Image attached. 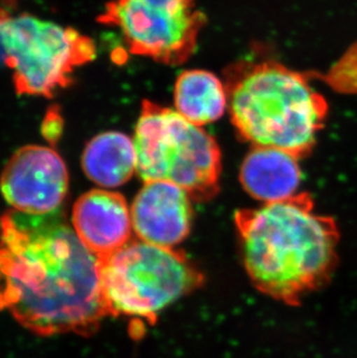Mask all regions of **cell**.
Returning <instances> with one entry per match:
<instances>
[{
	"label": "cell",
	"mask_w": 357,
	"mask_h": 358,
	"mask_svg": "<svg viewBox=\"0 0 357 358\" xmlns=\"http://www.w3.org/2000/svg\"><path fill=\"white\" fill-rule=\"evenodd\" d=\"M99 21L118 28L132 54L178 65L195 52L206 17L195 0H113Z\"/></svg>",
	"instance_id": "7"
},
{
	"label": "cell",
	"mask_w": 357,
	"mask_h": 358,
	"mask_svg": "<svg viewBox=\"0 0 357 358\" xmlns=\"http://www.w3.org/2000/svg\"><path fill=\"white\" fill-rule=\"evenodd\" d=\"M0 42L19 94L50 98L78 66L94 59V42L71 27L0 8Z\"/></svg>",
	"instance_id": "6"
},
{
	"label": "cell",
	"mask_w": 357,
	"mask_h": 358,
	"mask_svg": "<svg viewBox=\"0 0 357 358\" xmlns=\"http://www.w3.org/2000/svg\"><path fill=\"white\" fill-rule=\"evenodd\" d=\"M81 166L88 179L102 189L125 185L137 173L134 139L118 131L95 136L85 148Z\"/></svg>",
	"instance_id": "12"
},
{
	"label": "cell",
	"mask_w": 357,
	"mask_h": 358,
	"mask_svg": "<svg viewBox=\"0 0 357 358\" xmlns=\"http://www.w3.org/2000/svg\"><path fill=\"white\" fill-rule=\"evenodd\" d=\"M247 274L263 294L297 304L323 285L337 262V227L307 193L236 213Z\"/></svg>",
	"instance_id": "2"
},
{
	"label": "cell",
	"mask_w": 357,
	"mask_h": 358,
	"mask_svg": "<svg viewBox=\"0 0 357 358\" xmlns=\"http://www.w3.org/2000/svg\"><path fill=\"white\" fill-rule=\"evenodd\" d=\"M72 225L88 250L102 259L132 241V209L121 194L92 189L74 203Z\"/></svg>",
	"instance_id": "10"
},
{
	"label": "cell",
	"mask_w": 357,
	"mask_h": 358,
	"mask_svg": "<svg viewBox=\"0 0 357 358\" xmlns=\"http://www.w3.org/2000/svg\"><path fill=\"white\" fill-rule=\"evenodd\" d=\"M137 174L144 182L181 187L195 201L218 193L222 155L213 136L176 109L144 100L136 123Z\"/></svg>",
	"instance_id": "4"
},
{
	"label": "cell",
	"mask_w": 357,
	"mask_h": 358,
	"mask_svg": "<svg viewBox=\"0 0 357 358\" xmlns=\"http://www.w3.org/2000/svg\"><path fill=\"white\" fill-rule=\"evenodd\" d=\"M176 112L192 124L203 127L220 119L229 106L225 84L206 70H187L174 86Z\"/></svg>",
	"instance_id": "13"
},
{
	"label": "cell",
	"mask_w": 357,
	"mask_h": 358,
	"mask_svg": "<svg viewBox=\"0 0 357 358\" xmlns=\"http://www.w3.org/2000/svg\"><path fill=\"white\" fill-rule=\"evenodd\" d=\"M69 189L65 162L47 146L21 148L0 176V190L12 210L31 215L56 213Z\"/></svg>",
	"instance_id": "8"
},
{
	"label": "cell",
	"mask_w": 357,
	"mask_h": 358,
	"mask_svg": "<svg viewBox=\"0 0 357 358\" xmlns=\"http://www.w3.org/2000/svg\"><path fill=\"white\" fill-rule=\"evenodd\" d=\"M300 159L275 148L252 146L240 167L244 189L263 204L297 195L302 181Z\"/></svg>",
	"instance_id": "11"
},
{
	"label": "cell",
	"mask_w": 357,
	"mask_h": 358,
	"mask_svg": "<svg viewBox=\"0 0 357 358\" xmlns=\"http://www.w3.org/2000/svg\"><path fill=\"white\" fill-rule=\"evenodd\" d=\"M230 117L252 146L309 156L327 115V103L300 72L274 61L243 62L226 70Z\"/></svg>",
	"instance_id": "3"
},
{
	"label": "cell",
	"mask_w": 357,
	"mask_h": 358,
	"mask_svg": "<svg viewBox=\"0 0 357 358\" xmlns=\"http://www.w3.org/2000/svg\"><path fill=\"white\" fill-rule=\"evenodd\" d=\"M201 280L199 271L180 252L142 240L130 241L102 259L109 315L150 324Z\"/></svg>",
	"instance_id": "5"
},
{
	"label": "cell",
	"mask_w": 357,
	"mask_h": 358,
	"mask_svg": "<svg viewBox=\"0 0 357 358\" xmlns=\"http://www.w3.org/2000/svg\"><path fill=\"white\" fill-rule=\"evenodd\" d=\"M192 199L174 183L144 182L130 206L139 240L167 248L182 243L192 229Z\"/></svg>",
	"instance_id": "9"
},
{
	"label": "cell",
	"mask_w": 357,
	"mask_h": 358,
	"mask_svg": "<svg viewBox=\"0 0 357 358\" xmlns=\"http://www.w3.org/2000/svg\"><path fill=\"white\" fill-rule=\"evenodd\" d=\"M0 310L42 336L93 334L109 315L102 259L62 211L0 218Z\"/></svg>",
	"instance_id": "1"
}]
</instances>
